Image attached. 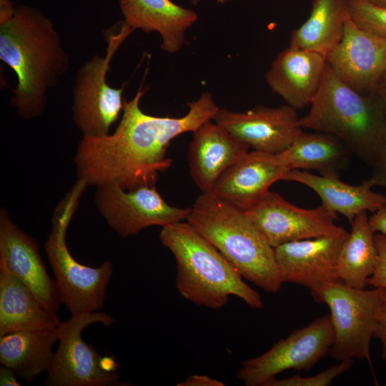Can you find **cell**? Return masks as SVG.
<instances>
[{
	"label": "cell",
	"instance_id": "6da1fadb",
	"mask_svg": "<svg viewBox=\"0 0 386 386\" xmlns=\"http://www.w3.org/2000/svg\"><path fill=\"white\" fill-rule=\"evenodd\" d=\"M142 83L133 99H124L121 119L112 134L83 136L79 142L74 162L78 179L87 186L115 184L125 190L155 186L159 174L172 164L167 157L172 140L193 132L220 109L207 91L187 104L189 111L183 117L149 115L140 108L145 92Z\"/></svg>",
	"mask_w": 386,
	"mask_h": 386
},
{
	"label": "cell",
	"instance_id": "7a4b0ae2",
	"mask_svg": "<svg viewBox=\"0 0 386 386\" xmlns=\"http://www.w3.org/2000/svg\"><path fill=\"white\" fill-rule=\"evenodd\" d=\"M0 59L16 75L10 102L25 120L44 112L49 90L70 66L51 21L39 9L11 0H0Z\"/></svg>",
	"mask_w": 386,
	"mask_h": 386
},
{
	"label": "cell",
	"instance_id": "3957f363",
	"mask_svg": "<svg viewBox=\"0 0 386 386\" xmlns=\"http://www.w3.org/2000/svg\"><path fill=\"white\" fill-rule=\"evenodd\" d=\"M159 239L173 254L177 267L175 286L192 303L212 310L225 306L233 295L252 309H262L260 295L234 266L189 222L163 227Z\"/></svg>",
	"mask_w": 386,
	"mask_h": 386
},
{
	"label": "cell",
	"instance_id": "277c9868",
	"mask_svg": "<svg viewBox=\"0 0 386 386\" xmlns=\"http://www.w3.org/2000/svg\"><path fill=\"white\" fill-rule=\"evenodd\" d=\"M214 246L243 278L266 292L276 293L282 282L274 247L267 241L245 211L212 192L202 193L187 219Z\"/></svg>",
	"mask_w": 386,
	"mask_h": 386
},
{
	"label": "cell",
	"instance_id": "5b68a950",
	"mask_svg": "<svg viewBox=\"0 0 386 386\" xmlns=\"http://www.w3.org/2000/svg\"><path fill=\"white\" fill-rule=\"evenodd\" d=\"M303 129L334 135L372 165L386 132V115L375 94H363L343 82L327 64Z\"/></svg>",
	"mask_w": 386,
	"mask_h": 386
},
{
	"label": "cell",
	"instance_id": "8992f818",
	"mask_svg": "<svg viewBox=\"0 0 386 386\" xmlns=\"http://www.w3.org/2000/svg\"><path fill=\"white\" fill-rule=\"evenodd\" d=\"M86 187L85 182L77 179L56 206L51 230L44 244L59 300L71 315L102 309L113 274L111 262L106 261L96 267L87 266L76 261L67 247L66 231Z\"/></svg>",
	"mask_w": 386,
	"mask_h": 386
},
{
	"label": "cell",
	"instance_id": "52a82bcc",
	"mask_svg": "<svg viewBox=\"0 0 386 386\" xmlns=\"http://www.w3.org/2000/svg\"><path fill=\"white\" fill-rule=\"evenodd\" d=\"M313 300L326 304L335 331L329 355L337 362L370 360V342L386 290L356 289L340 279L310 290Z\"/></svg>",
	"mask_w": 386,
	"mask_h": 386
},
{
	"label": "cell",
	"instance_id": "ba28073f",
	"mask_svg": "<svg viewBox=\"0 0 386 386\" xmlns=\"http://www.w3.org/2000/svg\"><path fill=\"white\" fill-rule=\"evenodd\" d=\"M114 322L102 312L72 314L58 325L59 344L46 371L47 386L122 385L118 364L112 357H102L82 337L84 330L94 323L109 327Z\"/></svg>",
	"mask_w": 386,
	"mask_h": 386
},
{
	"label": "cell",
	"instance_id": "9c48e42d",
	"mask_svg": "<svg viewBox=\"0 0 386 386\" xmlns=\"http://www.w3.org/2000/svg\"><path fill=\"white\" fill-rule=\"evenodd\" d=\"M106 36L104 56H93L78 70L73 88V120L83 136L102 137L119 119L124 108V86H111L107 82L110 63L124 41L134 31L124 22Z\"/></svg>",
	"mask_w": 386,
	"mask_h": 386
},
{
	"label": "cell",
	"instance_id": "30bf717a",
	"mask_svg": "<svg viewBox=\"0 0 386 386\" xmlns=\"http://www.w3.org/2000/svg\"><path fill=\"white\" fill-rule=\"evenodd\" d=\"M334 340L330 315H323L293 330L264 353L243 361L237 377L246 386H264L288 370L308 372L329 355Z\"/></svg>",
	"mask_w": 386,
	"mask_h": 386
},
{
	"label": "cell",
	"instance_id": "8fae6325",
	"mask_svg": "<svg viewBox=\"0 0 386 386\" xmlns=\"http://www.w3.org/2000/svg\"><path fill=\"white\" fill-rule=\"evenodd\" d=\"M95 204L109 226L120 237L136 235L152 226L162 227L187 219L191 207L171 206L155 186L125 190L115 184L96 187Z\"/></svg>",
	"mask_w": 386,
	"mask_h": 386
},
{
	"label": "cell",
	"instance_id": "7c38bea8",
	"mask_svg": "<svg viewBox=\"0 0 386 386\" xmlns=\"http://www.w3.org/2000/svg\"><path fill=\"white\" fill-rule=\"evenodd\" d=\"M245 212L272 247L345 230L334 222L337 215L323 205L300 208L270 191Z\"/></svg>",
	"mask_w": 386,
	"mask_h": 386
},
{
	"label": "cell",
	"instance_id": "4fadbf2b",
	"mask_svg": "<svg viewBox=\"0 0 386 386\" xmlns=\"http://www.w3.org/2000/svg\"><path fill=\"white\" fill-rule=\"evenodd\" d=\"M212 120L254 150L278 154L304 132L297 110L288 104L257 105L246 112L219 109Z\"/></svg>",
	"mask_w": 386,
	"mask_h": 386
},
{
	"label": "cell",
	"instance_id": "5bb4252c",
	"mask_svg": "<svg viewBox=\"0 0 386 386\" xmlns=\"http://www.w3.org/2000/svg\"><path fill=\"white\" fill-rule=\"evenodd\" d=\"M326 61L351 88L363 94H374L386 69V37L358 27L348 16L343 36Z\"/></svg>",
	"mask_w": 386,
	"mask_h": 386
},
{
	"label": "cell",
	"instance_id": "9a60e30c",
	"mask_svg": "<svg viewBox=\"0 0 386 386\" xmlns=\"http://www.w3.org/2000/svg\"><path fill=\"white\" fill-rule=\"evenodd\" d=\"M348 234L345 229L337 234L290 242L274 247L282 282L312 290L339 280L338 257Z\"/></svg>",
	"mask_w": 386,
	"mask_h": 386
},
{
	"label": "cell",
	"instance_id": "2e32d148",
	"mask_svg": "<svg viewBox=\"0 0 386 386\" xmlns=\"http://www.w3.org/2000/svg\"><path fill=\"white\" fill-rule=\"evenodd\" d=\"M0 268L17 277L41 304L57 316L61 302L54 279L49 274L37 242L0 212Z\"/></svg>",
	"mask_w": 386,
	"mask_h": 386
},
{
	"label": "cell",
	"instance_id": "e0dca14e",
	"mask_svg": "<svg viewBox=\"0 0 386 386\" xmlns=\"http://www.w3.org/2000/svg\"><path fill=\"white\" fill-rule=\"evenodd\" d=\"M288 171L281 152H248L219 177L211 192L247 211Z\"/></svg>",
	"mask_w": 386,
	"mask_h": 386
},
{
	"label": "cell",
	"instance_id": "ac0fdd59",
	"mask_svg": "<svg viewBox=\"0 0 386 386\" xmlns=\"http://www.w3.org/2000/svg\"><path fill=\"white\" fill-rule=\"evenodd\" d=\"M327 64L326 57L321 54L289 46L277 55L267 72L266 81L287 104L302 109L311 104Z\"/></svg>",
	"mask_w": 386,
	"mask_h": 386
},
{
	"label": "cell",
	"instance_id": "d6986e66",
	"mask_svg": "<svg viewBox=\"0 0 386 386\" xmlns=\"http://www.w3.org/2000/svg\"><path fill=\"white\" fill-rule=\"evenodd\" d=\"M249 145L208 120L193 132L187 154L191 177L202 193L211 192L219 177L249 152Z\"/></svg>",
	"mask_w": 386,
	"mask_h": 386
},
{
	"label": "cell",
	"instance_id": "ffe728a7",
	"mask_svg": "<svg viewBox=\"0 0 386 386\" xmlns=\"http://www.w3.org/2000/svg\"><path fill=\"white\" fill-rule=\"evenodd\" d=\"M124 23L134 31L159 34L161 48L178 51L185 42V31L198 19L197 14L171 0H119Z\"/></svg>",
	"mask_w": 386,
	"mask_h": 386
},
{
	"label": "cell",
	"instance_id": "44dd1931",
	"mask_svg": "<svg viewBox=\"0 0 386 386\" xmlns=\"http://www.w3.org/2000/svg\"><path fill=\"white\" fill-rule=\"evenodd\" d=\"M282 180L310 188L320 197L322 205L334 214H342L350 223L360 213H374L386 203V195L373 191L367 180L360 185H351L337 176L317 175L300 169L288 171Z\"/></svg>",
	"mask_w": 386,
	"mask_h": 386
},
{
	"label": "cell",
	"instance_id": "7402d4cb",
	"mask_svg": "<svg viewBox=\"0 0 386 386\" xmlns=\"http://www.w3.org/2000/svg\"><path fill=\"white\" fill-rule=\"evenodd\" d=\"M60 320L9 270L0 268V336L18 331L45 330Z\"/></svg>",
	"mask_w": 386,
	"mask_h": 386
},
{
	"label": "cell",
	"instance_id": "603a6c76",
	"mask_svg": "<svg viewBox=\"0 0 386 386\" xmlns=\"http://www.w3.org/2000/svg\"><path fill=\"white\" fill-rule=\"evenodd\" d=\"M58 327L45 330L18 331L0 336V362L17 377L31 382L46 372L54 358Z\"/></svg>",
	"mask_w": 386,
	"mask_h": 386
},
{
	"label": "cell",
	"instance_id": "cb8c5ba5",
	"mask_svg": "<svg viewBox=\"0 0 386 386\" xmlns=\"http://www.w3.org/2000/svg\"><path fill=\"white\" fill-rule=\"evenodd\" d=\"M348 16L347 0H312L309 17L291 34L290 47L326 57L340 41Z\"/></svg>",
	"mask_w": 386,
	"mask_h": 386
},
{
	"label": "cell",
	"instance_id": "d4e9b609",
	"mask_svg": "<svg viewBox=\"0 0 386 386\" xmlns=\"http://www.w3.org/2000/svg\"><path fill=\"white\" fill-rule=\"evenodd\" d=\"M290 170H315L337 176L348 165L352 151L337 137L323 132H302L281 152Z\"/></svg>",
	"mask_w": 386,
	"mask_h": 386
},
{
	"label": "cell",
	"instance_id": "484cf974",
	"mask_svg": "<svg viewBox=\"0 0 386 386\" xmlns=\"http://www.w3.org/2000/svg\"><path fill=\"white\" fill-rule=\"evenodd\" d=\"M345 240L337 261L339 279L356 289H365L377 262L375 235L367 212L357 214Z\"/></svg>",
	"mask_w": 386,
	"mask_h": 386
},
{
	"label": "cell",
	"instance_id": "4316f807",
	"mask_svg": "<svg viewBox=\"0 0 386 386\" xmlns=\"http://www.w3.org/2000/svg\"><path fill=\"white\" fill-rule=\"evenodd\" d=\"M349 16L360 28L386 37V9L362 0H347Z\"/></svg>",
	"mask_w": 386,
	"mask_h": 386
},
{
	"label": "cell",
	"instance_id": "83f0119b",
	"mask_svg": "<svg viewBox=\"0 0 386 386\" xmlns=\"http://www.w3.org/2000/svg\"><path fill=\"white\" fill-rule=\"evenodd\" d=\"M354 364V360L349 359L311 377H301L298 375L268 381L264 386H327L342 373L349 370Z\"/></svg>",
	"mask_w": 386,
	"mask_h": 386
},
{
	"label": "cell",
	"instance_id": "f1b7e54d",
	"mask_svg": "<svg viewBox=\"0 0 386 386\" xmlns=\"http://www.w3.org/2000/svg\"><path fill=\"white\" fill-rule=\"evenodd\" d=\"M375 239L377 249V262L369 279V285L386 290V235L375 233Z\"/></svg>",
	"mask_w": 386,
	"mask_h": 386
},
{
	"label": "cell",
	"instance_id": "f546056e",
	"mask_svg": "<svg viewBox=\"0 0 386 386\" xmlns=\"http://www.w3.org/2000/svg\"><path fill=\"white\" fill-rule=\"evenodd\" d=\"M371 167L372 172L366 180L372 187L379 186L386 188V132Z\"/></svg>",
	"mask_w": 386,
	"mask_h": 386
},
{
	"label": "cell",
	"instance_id": "4dcf8cb0",
	"mask_svg": "<svg viewBox=\"0 0 386 386\" xmlns=\"http://www.w3.org/2000/svg\"><path fill=\"white\" fill-rule=\"evenodd\" d=\"M374 337L377 338L380 342L381 357L386 362V297L378 315Z\"/></svg>",
	"mask_w": 386,
	"mask_h": 386
},
{
	"label": "cell",
	"instance_id": "1f68e13d",
	"mask_svg": "<svg viewBox=\"0 0 386 386\" xmlns=\"http://www.w3.org/2000/svg\"><path fill=\"white\" fill-rule=\"evenodd\" d=\"M177 386H224V384L217 380L203 375H193L187 377Z\"/></svg>",
	"mask_w": 386,
	"mask_h": 386
},
{
	"label": "cell",
	"instance_id": "d6a6232c",
	"mask_svg": "<svg viewBox=\"0 0 386 386\" xmlns=\"http://www.w3.org/2000/svg\"><path fill=\"white\" fill-rule=\"evenodd\" d=\"M369 224L375 233L386 235V203L369 217Z\"/></svg>",
	"mask_w": 386,
	"mask_h": 386
},
{
	"label": "cell",
	"instance_id": "836d02e7",
	"mask_svg": "<svg viewBox=\"0 0 386 386\" xmlns=\"http://www.w3.org/2000/svg\"><path fill=\"white\" fill-rule=\"evenodd\" d=\"M16 373L9 367L1 365L0 367V385L1 386H19L20 382Z\"/></svg>",
	"mask_w": 386,
	"mask_h": 386
},
{
	"label": "cell",
	"instance_id": "e575fe53",
	"mask_svg": "<svg viewBox=\"0 0 386 386\" xmlns=\"http://www.w3.org/2000/svg\"><path fill=\"white\" fill-rule=\"evenodd\" d=\"M380 99L386 115V69L382 74L374 93Z\"/></svg>",
	"mask_w": 386,
	"mask_h": 386
},
{
	"label": "cell",
	"instance_id": "d590c367",
	"mask_svg": "<svg viewBox=\"0 0 386 386\" xmlns=\"http://www.w3.org/2000/svg\"><path fill=\"white\" fill-rule=\"evenodd\" d=\"M373 6L386 9V0H362Z\"/></svg>",
	"mask_w": 386,
	"mask_h": 386
},
{
	"label": "cell",
	"instance_id": "8d00e7d4",
	"mask_svg": "<svg viewBox=\"0 0 386 386\" xmlns=\"http://www.w3.org/2000/svg\"><path fill=\"white\" fill-rule=\"evenodd\" d=\"M202 0H191V2L192 4H199ZM218 3L220 4H224L226 2L230 1L231 0H216Z\"/></svg>",
	"mask_w": 386,
	"mask_h": 386
}]
</instances>
